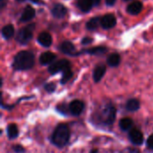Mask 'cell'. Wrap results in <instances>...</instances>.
Listing matches in <instances>:
<instances>
[{
  "mask_svg": "<svg viewBox=\"0 0 153 153\" xmlns=\"http://www.w3.org/2000/svg\"><path fill=\"white\" fill-rule=\"evenodd\" d=\"M133 124H134V123H133V120H132L131 118L126 117V118H123V119L120 120V122H119V126H120V128H121L122 130L127 131V130H129V129L132 128Z\"/></svg>",
  "mask_w": 153,
  "mask_h": 153,
  "instance_id": "20",
  "label": "cell"
},
{
  "mask_svg": "<svg viewBox=\"0 0 153 153\" xmlns=\"http://www.w3.org/2000/svg\"><path fill=\"white\" fill-rule=\"evenodd\" d=\"M99 23H100V18L98 17H95V18H92L91 19L87 24H86V28L90 30H96L97 27L99 26Z\"/></svg>",
  "mask_w": 153,
  "mask_h": 153,
  "instance_id": "22",
  "label": "cell"
},
{
  "mask_svg": "<svg viewBox=\"0 0 153 153\" xmlns=\"http://www.w3.org/2000/svg\"><path fill=\"white\" fill-rule=\"evenodd\" d=\"M143 10V4L139 1L133 2L127 7V12L131 14H138Z\"/></svg>",
  "mask_w": 153,
  "mask_h": 153,
  "instance_id": "15",
  "label": "cell"
},
{
  "mask_svg": "<svg viewBox=\"0 0 153 153\" xmlns=\"http://www.w3.org/2000/svg\"><path fill=\"white\" fill-rule=\"evenodd\" d=\"M106 51H107V48L105 47H96V48L85 50V52L91 55H100V54H104Z\"/></svg>",
  "mask_w": 153,
  "mask_h": 153,
  "instance_id": "23",
  "label": "cell"
},
{
  "mask_svg": "<svg viewBox=\"0 0 153 153\" xmlns=\"http://www.w3.org/2000/svg\"><path fill=\"white\" fill-rule=\"evenodd\" d=\"M91 42H92V39H91V38H85V39H82V44H83V45H85V44H90V43H91Z\"/></svg>",
  "mask_w": 153,
  "mask_h": 153,
  "instance_id": "28",
  "label": "cell"
},
{
  "mask_svg": "<svg viewBox=\"0 0 153 153\" xmlns=\"http://www.w3.org/2000/svg\"><path fill=\"white\" fill-rule=\"evenodd\" d=\"M56 59V55L52 52H45L39 56V62L41 65H49Z\"/></svg>",
  "mask_w": 153,
  "mask_h": 153,
  "instance_id": "12",
  "label": "cell"
},
{
  "mask_svg": "<svg viewBox=\"0 0 153 153\" xmlns=\"http://www.w3.org/2000/svg\"><path fill=\"white\" fill-rule=\"evenodd\" d=\"M70 138V130L65 124L58 125L51 137L52 143L58 148L64 147L69 141Z\"/></svg>",
  "mask_w": 153,
  "mask_h": 153,
  "instance_id": "2",
  "label": "cell"
},
{
  "mask_svg": "<svg viewBox=\"0 0 153 153\" xmlns=\"http://www.w3.org/2000/svg\"><path fill=\"white\" fill-rule=\"evenodd\" d=\"M125 1H129V0H125Z\"/></svg>",
  "mask_w": 153,
  "mask_h": 153,
  "instance_id": "35",
  "label": "cell"
},
{
  "mask_svg": "<svg viewBox=\"0 0 153 153\" xmlns=\"http://www.w3.org/2000/svg\"><path fill=\"white\" fill-rule=\"evenodd\" d=\"M147 146L150 148V149H152L153 150V134H152L148 140H147Z\"/></svg>",
  "mask_w": 153,
  "mask_h": 153,
  "instance_id": "27",
  "label": "cell"
},
{
  "mask_svg": "<svg viewBox=\"0 0 153 153\" xmlns=\"http://www.w3.org/2000/svg\"><path fill=\"white\" fill-rule=\"evenodd\" d=\"M13 150H14L15 152L17 153L24 152V148H23L22 146H21V145H15V146L13 147Z\"/></svg>",
  "mask_w": 153,
  "mask_h": 153,
  "instance_id": "26",
  "label": "cell"
},
{
  "mask_svg": "<svg viewBox=\"0 0 153 153\" xmlns=\"http://www.w3.org/2000/svg\"><path fill=\"white\" fill-rule=\"evenodd\" d=\"M70 68V62L66 59H61L52 65L48 67V72L51 74H56L59 72H65V70Z\"/></svg>",
  "mask_w": 153,
  "mask_h": 153,
  "instance_id": "5",
  "label": "cell"
},
{
  "mask_svg": "<svg viewBox=\"0 0 153 153\" xmlns=\"http://www.w3.org/2000/svg\"><path fill=\"white\" fill-rule=\"evenodd\" d=\"M117 23L116 17L113 14H106L100 20V24L104 29H111Z\"/></svg>",
  "mask_w": 153,
  "mask_h": 153,
  "instance_id": "8",
  "label": "cell"
},
{
  "mask_svg": "<svg viewBox=\"0 0 153 153\" xmlns=\"http://www.w3.org/2000/svg\"><path fill=\"white\" fill-rule=\"evenodd\" d=\"M93 1V4L94 5H98L100 3V0H92Z\"/></svg>",
  "mask_w": 153,
  "mask_h": 153,
  "instance_id": "30",
  "label": "cell"
},
{
  "mask_svg": "<svg viewBox=\"0 0 153 153\" xmlns=\"http://www.w3.org/2000/svg\"><path fill=\"white\" fill-rule=\"evenodd\" d=\"M19 130L15 124H10L7 127V135L10 139H14L18 136Z\"/></svg>",
  "mask_w": 153,
  "mask_h": 153,
  "instance_id": "17",
  "label": "cell"
},
{
  "mask_svg": "<svg viewBox=\"0 0 153 153\" xmlns=\"http://www.w3.org/2000/svg\"><path fill=\"white\" fill-rule=\"evenodd\" d=\"M128 153H139V152L136 151V150H130V151L128 152Z\"/></svg>",
  "mask_w": 153,
  "mask_h": 153,
  "instance_id": "31",
  "label": "cell"
},
{
  "mask_svg": "<svg viewBox=\"0 0 153 153\" xmlns=\"http://www.w3.org/2000/svg\"><path fill=\"white\" fill-rule=\"evenodd\" d=\"M93 5L92 0H78V6L82 12H89Z\"/></svg>",
  "mask_w": 153,
  "mask_h": 153,
  "instance_id": "16",
  "label": "cell"
},
{
  "mask_svg": "<svg viewBox=\"0 0 153 153\" xmlns=\"http://www.w3.org/2000/svg\"><path fill=\"white\" fill-rule=\"evenodd\" d=\"M126 108V109H127L128 111L134 112V111H136V110L139 109V108H140V103H139V101H138L137 100L132 99V100H130L127 101Z\"/></svg>",
  "mask_w": 153,
  "mask_h": 153,
  "instance_id": "19",
  "label": "cell"
},
{
  "mask_svg": "<svg viewBox=\"0 0 153 153\" xmlns=\"http://www.w3.org/2000/svg\"><path fill=\"white\" fill-rule=\"evenodd\" d=\"M69 111L74 116H79L84 109V103L81 100H75L69 104Z\"/></svg>",
  "mask_w": 153,
  "mask_h": 153,
  "instance_id": "6",
  "label": "cell"
},
{
  "mask_svg": "<svg viewBox=\"0 0 153 153\" xmlns=\"http://www.w3.org/2000/svg\"><path fill=\"white\" fill-rule=\"evenodd\" d=\"M18 2H22V1H24V0H17Z\"/></svg>",
  "mask_w": 153,
  "mask_h": 153,
  "instance_id": "34",
  "label": "cell"
},
{
  "mask_svg": "<svg viewBox=\"0 0 153 153\" xmlns=\"http://www.w3.org/2000/svg\"><path fill=\"white\" fill-rule=\"evenodd\" d=\"M38 41L41 46L48 48V47H50L52 44V37L48 32H42L39 35Z\"/></svg>",
  "mask_w": 153,
  "mask_h": 153,
  "instance_id": "10",
  "label": "cell"
},
{
  "mask_svg": "<svg viewBox=\"0 0 153 153\" xmlns=\"http://www.w3.org/2000/svg\"><path fill=\"white\" fill-rule=\"evenodd\" d=\"M66 13H67L66 8L63 4H56L53 7V9H52V14L55 17H56V18H63V17H65Z\"/></svg>",
  "mask_w": 153,
  "mask_h": 153,
  "instance_id": "11",
  "label": "cell"
},
{
  "mask_svg": "<svg viewBox=\"0 0 153 153\" xmlns=\"http://www.w3.org/2000/svg\"><path fill=\"white\" fill-rule=\"evenodd\" d=\"M34 27H35L34 24H30L29 26H26L22 30H19L17 37H16V39L22 44H26L27 42H29L32 38Z\"/></svg>",
  "mask_w": 153,
  "mask_h": 153,
  "instance_id": "4",
  "label": "cell"
},
{
  "mask_svg": "<svg viewBox=\"0 0 153 153\" xmlns=\"http://www.w3.org/2000/svg\"><path fill=\"white\" fill-rule=\"evenodd\" d=\"M13 33H14V29L13 26L11 24L5 25L2 29V35L4 39H10L11 37H13Z\"/></svg>",
  "mask_w": 153,
  "mask_h": 153,
  "instance_id": "21",
  "label": "cell"
},
{
  "mask_svg": "<svg viewBox=\"0 0 153 153\" xmlns=\"http://www.w3.org/2000/svg\"><path fill=\"white\" fill-rule=\"evenodd\" d=\"M33 65L34 55L30 51H21L14 56L13 66L15 70H28Z\"/></svg>",
  "mask_w": 153,
  "mask_h": 153,
  "instance_id": "1",
  "label": "cell"
},
{
  "mask_svg": "<svg viewBox=\"0 0 153 153\" xmlns=\"http://www.w3.org/2000/svg\"><path fill=\"white\" fill-rule=\"evenodd\" d=\"M106 73V66L101 65H98L95 69H94V72H93V79L96 82H100L104 74Z\"/></svg>",
  "mask_w": 153,
  "mask_h": 153,
  "instance_id": "14",
  "label": "cell"
},
{
  "mask_svg": "<svg viewBox=\"0 0 153 153\" xmlns=\"http://www.w3.org/2000/svg\"><path fill=\"white\" fill-rule=\"evenodd\" d=\"M130 141L135 145H141L143 143V134L139 129L134 128L129 133Z\"/></svg>",
  "mask_w": 153,
  "mask_h": 153,
  "instance_id": "7",
  "label": "cell"
},
{
  "mask_svg": "<svg viewBox=\"0 0 153 153\" xmlns=\"http://www.w3.org/2000/svg\"><path fill=\"white\" fill-rule=\"evenodd\" d=\"M116 115H117V110H116V108L109 104L101 112L100 114V120L106 124V125H112L116 119Z\"/></svg>",
  "mask_w": 153,
  "mask_h": 153,
  "instance_id": "3",
  "label": "cell"
},
{
  "mask_svg": "<svg viewBox=\"0 0 153 153\" xmlns=\"http://www.w3.org/2000/svg\"><path fill=\"white\" fill-rule=\"evenodd\" d=\"M60 50L67 55H75L74 51H75V48L74 46V44L70 41H65L60 45Z\"/></svg>",
  "mask_w": 153,
  "mask_h": 153,
  "instance_id": "13",
  "label": "cell"
},
{
  "mask_svg": "<svg viewBox=\"0 0 153 153\" xmlns=\"http://www.w3.org/2000/svg\"><path fill=\"white\" fill-rule=\"evenodd\" d=\"M72 77H73V72L69 68V69L65 70V72H63V76H62V79H61V83L62 84L66 83Z\"/></svg>",
  "mask_w": 153,
  "mask_h": 153,
  "instance_id": "24",
  "label": "cell"
},
{
  "mask_svg": "<svg viewBox=\"0 0 153 153\" xmlns=\"http://www.w3.org/2000/svg\"><path fill=\"white\" fill-rule=\"evenodd\" d=\"M34 16H35V10H34V8L32 6H30V5H27L24 8L20 20H21V22H29Z\"/></svg>",
  "mask_w": 153,
  "mask_h": 153,
  "instance_id": "9",
  "label": "cell"
},
{
  "mask_svg": "<svg viewBox=\"0 0 153 153\" xmlns=\"http://www.w3.org/2000/svg\"><path fill=\"white\" fill-rule=\"evenodd\" d=\"M120 61H121V58H120V56L117 53H114V54H111L108 58V65L110 66H117L119 64H120Z\"/></svg>",
  "mask_w": 153,
  "mask_h": 153,
  "instance_id": "18",
  "label": "cell"
},
{
  "mask_svg": "<svg viewBox=\"0 0 153 153\" xmlns=\"http://www.w3.org/2000/svg\"><path fill=\"white\" fill-rule=\"evenodd\" d=\"M45 89H46V91H48V92H53L54 91H55V89H56V85L54 84V83H48L46 86H45Z\"/></svg>",
  "mask_w": 153,
  "mask_h": 153,
  "instance_id": "25",
  "label": "cell"
},
{
  "mask_svg": "<svg viewBox=\"0 0 153 153\" xmlns=\"http://www.w3.org/2000/svg\"><path fill=\"white\" fill-rule=\"evenodd\" d=\"M98 152V150H94V151H91V153H97Z\"/></svg>",
  "mask_w": 153,
  "mask_h": 153,
  "instance_id": "32",
  "label": "cell"
},
{
  "mask_svg": "<svg viewBox=\"0 0 153 153\" xmlns=\"http://www.w3.org/2000/svg\"><path fill=\"white\" fill-rule=\"evenodd\" d=\"M31 1H32V2H34V3H36V2H38L39 0H31Z\"/></svg>",
  "mask_w": 153,
  "mask_h": 153,
  "instance_id": "33",
  "label": "cell"
},
{
  "mask_svg": "<svg viewBox=\"0 0 153 153\" xmlns=\"http://www.w3.org/2000/svg\"><path fill=\"white\" fill-rule=\"evenodd\" d=\"M116 1H117V0H106V4H107L108 5L111 6V5H113V4L116 3Z\"/></svg>",
  "mask_w": 153,
  "mask_h": 153,
  "instance_id": "29",
  "label": "cell"
}]
</instances>
